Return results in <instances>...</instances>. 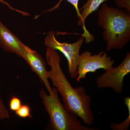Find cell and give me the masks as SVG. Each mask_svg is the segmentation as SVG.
I'll use <instances>...</instances> for the list:
<instances>
[{
  "mask_svg": "<svg viewBox=\"0 0 130 130\" xmlns=\"http://www.w3.org/2000/svg\"><path fill=\"white\" fill-rule=\"evenodd\" d=\"M46 59L50 67L47 77L59 93L64 105L69 111L91 125L94 117L91 107V98L83 86L74 88L68 80L60 66V57L56 50L47 47Z\"/></svg>",
  "mask_w": 130,
  "mask_h": 130,
  "instance_id": "1",
  "label": "cell"
},
{
  "mask_svg": "<svg viewBox=\"0 0 130 130\" xmlns=\"http://www.w3.org/2000/svg\"><path fill=\"white\" fill-rule=\"evenodd\" d=\"M96 24L104 30L106 50L122 49L130 41V13L103 3L98 11Z\"/></svg>",
  "mask_w": 130,
  "mask_h": 130,
  "instance_id": "2",
  "label": "cell"
},
{
  "mask_svg": "<svg viewBox=\"0 0 130 130\" xmlns=\"http://www.w3.org/2000/svg\"><path fill=\"white\" fill-rule=\"evenodd\" d=\"M55 88H52L48 94L43 88L40 92V96L45 109L49 116L48 128L53 130H98L82 125L75 114L68 111L62 104Z\"/></svg>",
  "mask_w": 130,
  "mask_h": 130,
  "instance_id": "3",
  "label": "cell"
},
{
  "mask_svg": "<svg viewBox=\"0 0 130 130\" xmlns=\"http://www.w3.org/2000/svg\"><path fill=\"white\" fill-rule=\"evenodd\" d=\"M84 38L82 36L73 43L60 42L56 39L55 32L50 31L47 32L44 40V44L47 47L62 53L68 61V72L72 78L77 76V69L79 63V51L84 42Z\"/></svg>",
  "mask_w": 130,
  "mask_h": 130,
  "instance_id": "4",
  "label": "cell"
},
{
  "mask_svg": "<svg viewBox=\"0 0 130 130\" xmlns=\"http://www.w3.org/2000/svg\"><path fill=\"white\" fill-rule=\"evenodd\" d=\"M130 72V53L128 52L124 60L118 67L105 71L96 80L98 88H111L117 94L123 91L124 79Z\"/></svg>",
  "mask_w": 130,
  "mask_h": 130,
  "instance_id": "5",
  "label": "cell"
},
{
  "mask_svg": "<svg viewBox=\"0 0 130 130\" xmlns=\"http://www.w3.org/2000/svg\"><path fill=\"white\" fill-rule=\"evenodd\" d=\"M114 63L115 60H112L111 56H108L107 53L104 51L94 55H92L89 51H84L80 55L76 80L79 82L85 78L88 73L95 72L98 69L106 71L111 69L113 67Z\"/></svg>",
  "mask_w": 130,
  "mask_h": 130,
  "instance_id": "6",
  "label": "cell"
},
{
  "mask_svg": "<svg viewBox=\"0 0 130 130\" xmlns=\"http://www.w3.org/2000/svg\"><path fill=\"white\" fill-rule=\"evenodd\" d=\"M21 57L23 58L30 67L32 71L36 73L40 78V80L44 84L48 93H50L52 88L47 77L46 62L42 57L36 51L25 45Z\"/></svg>",
  "mask_w": 130,
  "mask_h": 130,
  "instance_id": "7",
  "label": "cell"
},
{
  "mask_svg": "<svg viewBox=\"0 0 130 130\" xmlns=\"http://www.w3.org/2000/svg\"><path fill=\"white\" fill-rule=\"evenodd\" d=\"M25 44L0 20V47L21 57Z\"/></svg>",
  "mask_w": 130,
  "mask_h": 130,
  "instance_id": "8",
  "label": "cell"
},
{
  "mask_svg": "<svg viewBox=\"0 0 130 130\" xmlns=\"http://www.w3.org/2000/svg\"><path fill=\"white\" fill-rule=\"evenodd\" d=\"M108 1V0H87L83 6L79 9V11H81L80 13L82 18L81 26L84 30L83 36L85 39L86 43H88L94 40V37L87 30L85 27V21L86 18L90 14L95 12L102 4Z\"/></svg>",
  "mask_w": 130,
  "mask_h": 130,
  "instance_id": "9",
  "label": "cell"
},
{
  "mask_svg": "<svg viewBox=\"0 0 130 130\" xmlns=\"http://www.w3.org/2000/svg\"><path fill=\"white\" fill-rule=\"evenodd\" d=\"M125 105L128 108L129 115L128 118L123 122L120 124L112 123L110 125V128L113 130H128L130 123V98L127 97L124 98Z\"/></svg>",
  "mask_w": 130,
  "mask_h": 130,
  "instance_id": "10",
  "label": "cell"
},
{
  "mask_svg": "<svg viewBox=\"0 0 130 130\" xmlns=\"http://www.w3.org/2000/svg\"><path fill=\"white\" fill-rule=\"evenodd\" d=\"M62 1H63V0H60V1L59 2L58 5H56V6L55 7L53 8H52L51 9H49L48 11H52V10H54V9H55V8H57L59 6L60 3ZM66 1H67L68 2L71 3L75 8V9L76 11L77 15L78 18V20L77 23L78 25L81 26L82 18H81L80 11H79V8H78V3L79 0H66Z\"/></svg>",
  "mask_w": 130,
  "mask_h": 130,
  "instance_id": "11",
  "label": "cell"
},
{
  "mask_svg": "<svg viewBox=\"0 0 130 130\" xmlns=\"http://www.w3.org/2000/svg\"><path fill=\"white\" fill-rule=\"evenodd\" d=\"M30 108L28 105H21L20 107L15 111L16 115L21 118H30Z\"/></svg>",
  "mask_w": 130,
  "mask_h": 130,
  "instance_id": "12",
  "label": "cell"
},
{
  "mask_svg": "<svg viewBox=\"0 0 130 130\" xmlns=\"http://www.w3.org/2000/svg\"><path fill=\"white\" fill-rule=\"evenodd\" d=\"M10 113L3 102L0 93V120L9 118Z\"/></svg>",
  "mask_w": 130,
  "mask_h": 130,
  "instance_id": "13",
  "label": "cell"
},
{
  "mask_svg": "<svg viewBox=\"0 0 130 130\" xmlns=\"http://www.w3.org/2000/svg\"><path fill=\"white\" fill-rule=\"evenodd\" d=\"M9 105L10 110L16 111L21 106V100L18 98L13 96L9 102Z\"/></svg>",
  "mask_w": 130,
  "mask_h": 130,
  "instance_id": "14",
  "label": "cell"
},
{
  "mask_svg": "<svg viewBox=\"0 0 130 130\" xmlns=\"http://www.w3.org/2000/svg\"><path fill=\"white\" fill-rule=\"evenodd\" d=\"M115 3L119 8H125L126 12L130 13V0H115Z\"/></svg>",
  "mask_w": 130,
  "mask_h": 130,
  "instance_id": "15",
  "label": "cell"
},
{
  "mask_svg": "<svg viewBox=\"0 0 130 130\" xmlns=\"http://www.w3.org/2000/svg\"><path fill=\"white\" fill-rule=\"evenodd\" d=\"M0 2L2 3H3V4H5V5H7V6L11 9V10H13V11H16L18 12L21 13V14H22V15H23L24 16H29L30 15L29 14V13H28V12H26L23 11H20V10H18V9H15L14 8L12 7L11 6H10V5H9V3L6 2L5 1H3V0H0Z\"/></svg>",
  "mask_w": 130,
  "mask_h": 130,
  "instance_id": "16",
  "label": "cell"
}]
</instances>
